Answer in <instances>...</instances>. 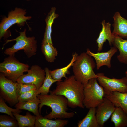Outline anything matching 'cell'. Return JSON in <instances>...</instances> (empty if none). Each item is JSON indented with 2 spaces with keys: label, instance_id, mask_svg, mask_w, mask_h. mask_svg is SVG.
I'll list each match as a JSON object with an SVG mask.
<instances>
[{
  "label": "cell",
  "instance_id": "1",
  "mask_svg": "<svg viewBox=\"0 0 127 127\" xmlns=\"http://www.w3.org/2000/svg\"><path fill=\"white\" fill-rule=\"evenodd\" d=\"M56 84L55 89L50 91V93L65 97L69 107L84 108L83 85L76 80L74 75L67 77L63 81L57 82Z\"/></svg>",
  "mask_w": 127,
  "mask_h": 127
},
{
  "label": "cell",
  "instance_id": "2",
  "mask_svg": "<svg viewBox=\"0 0 127 127\" xmlns=\"http://www.w3.org/2000/svg\"><path fill=\"white\" fill-rule=\"evenodd\" d=\"M37 97L41 102L39 105V111L40 114L43 106H48L51 108V111L45 115V118L51 119H70L74 116V112H67L69 110L68 101L64 96L50 93V95H38Z\"/></svg>",
  "mask_w": 127,
  "mask_h": 127
},
{
  "label": "cell",
  "instance_id": "3",
  "mask_svg": "<svg viewBox=\"0 0 127 127\" xmlns=\"http://www.w3.org/2000/svg\"><path fill=\"white\" fill-rule=\"evenodd\" d=\"M96 65L92 57L86 52L78 55L72 66L75 78L83 85L91 79L97 78L98 76L93 70Z\"/></svg>",
  "mask_w": 127,
  "mask_h": 127
},
{
  "label": "cell",
  "instance_id": "4",
  "mask_svg": "<svg viewBox=\"0 0 127 127\" xmlns=\"http://www.w3.org/2000/svg\"><path fill=\"white\" fill-rule=\"evenodd\" d=\"M26 29L20 32V35L15 38L6 40L3 47L7 43L16 41L15 44L12 47L6 49L4 52L6 55H14L15 53L20 50H23L28 58L35 55L37 50V41L33 36L27 37L26 35Z\"/></svg>",
  "mask_w": 127,
  "mask_h": 127
},
{
  "label": "cell",
  "instance_id": "5",
  "mask_svg": "<svg viewBox=\"0 0 127 127\" xmlns=\"http://www.w3.org/2000/svg\"><path fill=\"white\" fill-rule=\"evenodd\" d=\"M97 78L90 79L83 84L84 97L83 104L88 109L96 108L103 101L105 92L103 88L98 83Z\"/></svg>",
  "mask_w": 127,
  "mask_h": 127
},
{
  "label": "cell",
  "instance_id": "6",
  "mask_svg": "<svg viewBox=\"0 0 127 127\" xmlns=\"http://www.w3.org/2000/svg\"><path fill=\"white\" fill-rule=\"evenodd\" d=\"M29 66L20 62L14 56H9L0 64V72L7 78L14 82H16L17 79L27 72Z\"/></svg>",
  "mask_w": 127,
  "mask_h": 127
},
{
  "label": "cell",
  "instance_id": "7",
  "mask_svg": "<svg viewBox=\"0 0 127 127\" xmlns=\"http://www.w3.org/2000/svg\"><path fill=\"white\" fill-rule=\"evenodd\" d=\"M26 9L16 7L9 12L7 17L3 18L0 23V40L6 37L8 30L12 26L17 24L19 27L23 26L27 20L32 18L31 16H26Z\"/></svg>",
  "mask_w": 127,
  "mask_h": 127
},
{
  "label": "cell",
  "instance_id": "8",
  "mask_svg": "<svg viewBox=\"0 0 127 127\" xmlns=\"http://www.w3.org/2000/svg\"><path fill=\"white\" fill-rule=\"evenodd\" d=\"M17 84L16 82L13 81L0 73V96L11 106L18 102L19 95L17 90Z\"/></svg>",
  "mask_w": 127,
  "mask_h": 127
},
{
  "label": "cell",
  "instance_id": "9",
  "mask_svg": "<svg viewBox=\"0 0 127 127\" xmlns=\"http://www.w3.org/2000/svg\"><path fill=\"white\" fill-rule=\"evenodd\" d=\"M96 74L97 81L104 91L127 93V77L126 76L117 79L109 78L103 73H98Z\"/></svg>",
  "mask_w": 127,
  "mask_h": 127
},
{
  "label": "cell",
  "instance_id": "10",
  "mask_svg": "<svg viewBox=\"0 0 127 127\" xmlns=\"http://www.w3.org/2000/svg\"><path fill=\"white\" fill-rule=\"evenodd\" d=\"M23 74L17 80L19 84H28L34 85L38 90L42 85L46 76V72L40 66L37 65L32 66L27 72Z\"/></svg>",
  "mask_w": 127,
  "mask_h": 127
},
{
  "label": "cell",
  "instance_id": "11",
  "mask_svg": "<svg viewBox=\"0 0 127 127\" xmlns=\"http://www.w3.org/2000/svg\"><path fill=\"white\" fill-rule=\"evenodd\" d=\"M115 106L106 98L96 107V116L100 127H103L105 123L109 119L114 111Z\"/></svg>",
  "mask_w": 127,
  "mask_h": 127
},
{
  "label": "cell",
  "instance_id": "12",
  "mask_svg": "<svg viewBox=\"0 0 127 127\" xmlns=\"http://www.w3.org/2000/svg\"><path fill=\"white\" fill-rule=\"evenodd\" d=\"M118 49L114 46L107 52L94 53L89 49L87 50L86 53L95 59L96 68L99 70L102 66H106L109 68L111 67V60L112 57L117 52Z\"/></svg>",
  "mask_w": 127,
  "mask_h": 127
},
{
  "label": "cell",
  "instance_id": "13",
  "mask_svg": "<svg viewBox=\"0 0 127 127\" xmlns=\"http://www.w3.org/2000/svg\"><path fill=\"white\" fill-rule=\"evenodd\" d=\"M101 24L102 29L96 40L98 52H100L102 50L103 44L107 40H108L109 44L111 46L113 43L114 36L111 32V24L109 22L106 23L104 20Z\"/></svg>",
  "mask_w": 127,
  "mask_h": 127
},
{
  "label": "cell",
  "instance_id": "14",
  "mask_svg": "<svg viewBox=\"0 0 127 127\" xmlns=\"http://www.w3.org/2000/svg\"><path fill=\"white\" fill-rule=\"evenodd\" d=\"M114 29L112 32L114 35L127 39V19L122 17L118 12H115L113 17Z\"/></svg>",
  "mask_w": 127,
  "mask_h": 127
},
{
  "label": "cell",
  "instance_id": "15",
  "mask_svg": "<svg viewBox=\"0 0 127 127\" xmlns=\"http://www.w3.org/2000/svg\"><path fill=\"white\" fill-rule=\"evenodd\" d=\"M104 91V97L111 102L115 107H121L127 114V93Z\"/></svg>",
  "mask_w": 127,
  "mask_h": 127
},
{
  "label": "cell",
  "instance_id": "16",
  "mask_svg": "<svg viewBox=\"0 0 127 127\" xmlns=\"http://www.w3.org/2000/svg\"><path fill=\"white\" fill-rule=\"evenodd\" d=\"M69 123L68 120L56 119L52 120L43 116L41 115L36 116L35 127H64Z\"/></svg>",
  "mask_w": 127,
  "mask_h": 127
},
{
  "label": "cell",
  "instance_id": "17",
  "mask_svg": "<svg viewBox=\"0 0 127 127\" xmlns=\"http://www.w3.org/2000/svg\"><path fill=\"white\" fill-rule=\"evenodd\" d=\"M112 44L119 51V54L117 56L118 60L121 63L127 64V39L114 35Z\"/></svg>",
  "mask_w": 127,
  "mask_h": 127
},
{
  "label": "cell",
  "instance_id": "18",
  "mask_svg": "<svg viewBox=\"0 0 127 127\" xmlns=\"http://www.w3.org/2000/svg\"><path fill=\"white\" fill-rule=\"evenodd\" d=\"M56 9L55 7L51 8L45 19L46 27L42 43H48L53 44L51 37L52 26L54 20L58 16V15L55 13Z\"/></svg>",
  "mask_w": 127,
  "mask_h": 127
},
{
  "label": "cell",
  "instance_id": "19",
  "mask_svg": "<svg viewBox=\"0 0 127 127\" xmlns=\"http://www.w3.org/2000/svg\"><path fill=\"white\" fill-rule=\"evenodd\" d=\"M78 55V54L76 52L73 54L70 62L65 67L52 71L50 70L49 73L52 77L57 80V82L62 81L61 79L63 78H66L67 77L66 76V75L70 74L69 69L72 66Z\"/></svg>",
  "mask_w": 127,
  "mask_h": 127
},
{
  "label": "cell",
  "instance_id": "20",
  "mask_svg": "<svg viewBox=\"0 0 127 127\" xmlns=\"http://www.w3.org/2000/svg\"><path fill=\"white\" fill-rule=\"evenodd\" d=\"M85 117L77 123V127H100L96 116V108H91Z\"/></svg>",
  "mask_w": 127,
  "mask_h": 127
},
{
  "label": "cell",
  "instance_id": "21",
  "mask_svg": "<svg viewBox=\"0 0 127 127\" xmlns=\"http://www.w3.org/2000/svg\"><path fill=\"white\" fill-rule=\"evenodd\" d=\"M115 127H127V114L120 107H116L111 116Z\"/></svg>",
  "mask_w": 127,
  "mask_h": 127
},
{
  "label": "cell",
  "instance_id": "22",
  "mask_svg": "<svg viewBox=\"0 0 127 127\" xmlns=\"http://www.w3.org/2000/svg\"><path fill=\"white\" fill-rule=\"evenodd\" d=\"M40 100L37 96L31 100L25 102H18L15 106L16 108L25 110L32 112L36 116L40 114L39 111V105L40 103Z\"/></svg>",
  "mask_w": 127,
  "mask_h": 127
},
{
  "label": "cell",
  "instance_id": "23",
  "mask_svg": "<svg viewBox=\"0 0 127 127\" xmlns=\"http://www.w3.org/2000/svg\"><path fill=\"white\" fill-rule=\"evenodd\" d=\"M13 114L17 121L19 127H35L36 116L32 115L28 112L26 113L25 115L16 113Z\"/></svg>",
  "mask_w": 127,
  "mask_h": 127
},
{
  "label": "cell",
  "instance_id": "24",
  "mask_svg": "<svg viewBox=\"0 0 127 127\" xmlns=\"http://www.w3.org/2000/svg\"><path fill=\"white\" fill-rule=\"evenodd\" d=\"M41 49L47 61L50 63L54 62L58 53L53 44L48 43H42Z\"/></svg>",
  "mask_w": 127,
  "mask_h": 127
},
{
  "label": "cell",
  "instance_id": "25",
  "mask_svg": "<svg viewBox=\"0 0 127 127\" xmlns=\"http://www.w3.org/2000/svg\"><path fill=\"white\" fill-rule=\"evenodd\" d=\"M44 70L46 74L45 77L42 85L37 92V95L48 94L50 92V89L51 86L54 83L57 82L52 77L49 73L50 70L48 68L46 67Z\"/></svg>",
  "mask_w": 127,
  "mask_h": 127
},
{
  "label": "cell",
  "instance_id": "26",
  "mask_svg": "<svg viewBox=\"0 0 127 127\" xmlns=\"http://www.w3.org/2000/svg\"><path fill=\"white\" fill-rule=\"evenodd\" d=\"M4 99L0 96V112L6 114L13 118L16 119L13 113L19 114L21 112L20 110L13 109L8 107Z\"/></svg>",
  "mask_w": 127,
  "mask_h": 127
},
{
  "label": "cell",
  "instance_id": "27",
  "mask_svg": "<svg viewBox=\"0 0 127 127\" xmlns=\"http://www.w3.org/2000/svg\"><path fill=\"white\" fill-rule=\"evenodd\" d=\"M16 119L6 115H0V127H19Z\"/></svg>",
  "mask_w": 127,
  "mask_h": 127
},
{
  "label": "cell",
  "instance_id": "28",
  "mask_svg": "<svg viewBox=\"0 0 127 127\" xmlns=\"http://www.w3.org/2000/svg\"><path fill=\"white\" fill-rule=\"evenodd\" d=\"M38 91L37 89L33 90L22 94L18 97V102H25L33 99L37 96Z\"/></svg>",
  "mask_w": 127,
  "mask_h": 127
},
{
  "label": "cell",
  "instance_id": "29",
  "mask_svg": "<svg viewBox=\"0 0 127 127\" xmlns=\"http://www.w3.org/2000/svg\"><path fill=\"white\" fill-rule=\"evenodd\" d=\"M36 89V87L34 85L18 83L17 90L19 96L23 93Z\"/></svg>",
  "mask_w": 127,
  "mask_h": 127
},
{
  "label": "cell",
  "instance_id": "30",
  "mask_svg": "<svg viewBox=\"0 0 127 127\" xmlns=\"http://www.w3.org/2000/svg\"><path fill=\"white\" fill-rule=\"evenodd\" d=\"M125 74L126 76L127 77V70H126V71L125 72Z\"/></svg>",
  "mask_w": 127,
  "mask_h": 127
},
{
  "label": "cell",
  "instance_id": "31",
  "mask_svg": "<svg viewBox=\"0 0 127 127\" xmlns=\"http://www.w3.org/2000/svg\"><path fill=\"white\" fill-rule=\"evenodd\" d=\"M25 0L27 1H30L31 0Z\"/></svg>",
  "mask_w": 127,
  "mask_h": 127
}]
</instances>
